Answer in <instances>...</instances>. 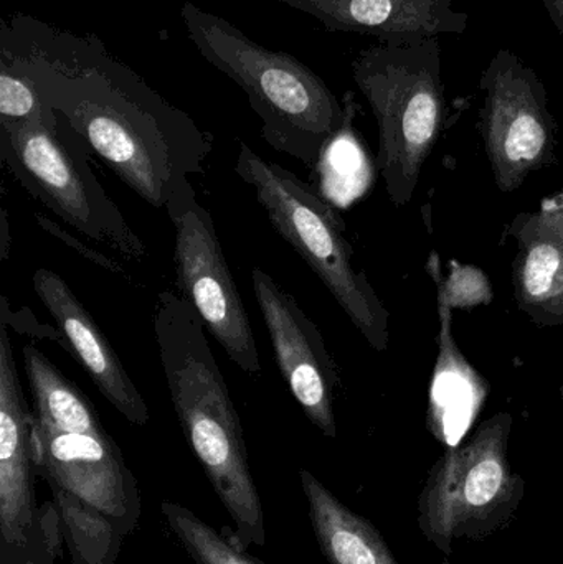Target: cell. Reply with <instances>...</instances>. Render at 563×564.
Returning a JSON list of instances; mask_svg holds the SVG:
<instances>
[{
	"instance_id": "18",
	"label": "cell",
	"mask_w": 563,
	"mask_h": 564,
	"mask_svg": "<svg viewBox=\"0 0 563 564\" xmlns=\"http://www.w3.org/2000/svg\"><path fill=\"white\" fill-rule=\"evenodd\" d=\"M23 367L40 423L69 433H106L91 401L35 345L22 348Z\"/></svg>"
},
{
	"instance_id": "16",
	"label": "cell",
	"mask_w": 563,
	"mask_h": 564,
	"mask_svg": "<svg viewBox=\"0 0 563 564\" xmlns=\"http://www.w3.org/2000/svg\"><path fill=\"white\" fill-rule=\"evenodd\" d=\"M440 350L430 384L429 427L446 447L458 446L485 404L488 383L453 337V311L439 297Z\"/></svg>"
},
{
	"instance_id": "14",
	"label": "cell",
	"mask_w": 563,
	"mask_h": 564,
	"mask_svg": "<svg viewBox=\"0 0 563 564\" xmlns=\"http://www.w3.org/2000/svg\"><path fill=\"white\" fill-rule=\"evenodd\" d=\"M518 243L512 288L518 307L542 327L563 324V191L509 225Z\"/></svg>"
},
{
	"instance_id": "1",
	"label": "cell",
	"mask_w": 563,
	"mask_h": 564,
	"mask_svg": "<svg viewBox=\"0 0 563 564\" xmlns=\"http://www.w3.org/2000/svg\"><path fill=\"white\" fill-rule=\"evenodd\" d=\"M0 58L145 204L167 207L204 171L214 138L116 58L101 39L15 13L0 25Z\"/></svg>"
},
{
	"instance_id": "8",
	"label": "cell",
	"mask_w": 563,
	"mask_h": 564,
	"mask_svg": "<svg viewBox=\"0 0 563 564\" xmlns=\"http://www.w3.org/2000/svg\"><path fill=\"white\" fill-rule=\"evenodd\" d=\"M174 225L177 289L205 327L248 377L261 373L260 355L243 299L231 276L214 217L194 185H185L165 207Z\"/></svg>"
},
{
	"instance_id": "3",
	"label": "cell",
	"mask_w": 563,
	"mask_h": 564,
	"mask_svg": "<svg viewBox=\"0 0 563 564\" xmlns=\"http://www.w3.org/2000/svg\"><path fill=\"white\" fill-rule=\"evenodd\" d=\"M181 17L198 53L243 89L260 118L264 141L317 167L326 149L353 122V106L340 105L306 63L260 45L224 17L194 2H184Z\"/></svg>"
},
{
	"instance_id": "7",
	"label": "cell",
	"mask_w": 563,
	"mask_h": 564,
	"mask_svg": "<svg viewBox=\"0 0 563 564\" xmlns=\"http://www.w3.org/2000/svg\"><path fill=\"white\" fill-rule=\"evenodd\" d=\"M0 155L17 181L73 230L122 257L141 260L145 245L96 177L89 149L62 118L0 121Z\"/></svg>"
},
{
	"instance_id": "10",
	"label": "cell",
	"mask_w": 563,
	"mask_h": 564,
	"mask_svg": "<svg viewBox=\"0 0 563 564\" xmlns=\"http://www.w3.org/2000/svg\"><path fill=\"white\" fill-rule=\"evenodd\" d=\"M255 297L273 345L281 377L307 420L327 437L337 436L334 397L339 371L317 325L261 268L251 270Z\"/></svg>"
},
{
	"instance_id": "13",
	"label": "cell",
	"mask_w": 563,
	"mask_h": 564,
	"mask_svg": "<svg viewBox=\"0 0 563 564\" xmlns=\"http://www.w3.org/2000/svg\"><path fill=\"white\" fill-rule=\"evenodd\" d=\"M307 13L329 32L376 36L380 43H416L463 35L469 15L459 0H277Z\"/></svg>"
},
{
	"instance_id": "5",
	"label": "cell",
	"mask_w": 563,
	"mask_h": 564,
	"mask_svg": "<svg viewBox=\"0 0 563 564\" xmlns=\"http://www.w3.org/2000/svg\"><path fill=\"white\" fill-rule=\"evenodd\" d=\"M238 148L235 172L253 188L271 227L326 285L370 347L387 350L389 311L367 274L357 268L346 224L336 208L293 172L261 158L245 142Z\"/></svg>"
},
{
	"instance_id": "21",
	"label": "cell",
	"mask_w": 563,
	"mask_h": 564,
	"mask_svg": "<svg viewBox=\"0 0 563 564\" xmlns=\"http://www.w3.org/2000/svg\"><path fill=\"white\" fill-rule=\"evenodd\" d=\"M33 83L7 59L0 58V121H56Z\"/></svg>"
},
{
	"instance_id": "9",
	"label": "cell",
	"mask_w": 563,
	"mask_h": 564,
	"mask_svg": "<svg viewBox=\"0 0 563 564\" xmlns=\"http://www.w3.org/2000/svg\"><path fill=\"white\" fill-rule=\"evenodd\" d=\"M479 131L492 177L505 194L554 158V116L541 76L512 50H499L479 79Z\"/></svg>"
},
{
	"instance_id": "19",
	"label": "cell",
	"mask_w": 563,
	"mask_h": 564,
	"mask_svg": "<svg viewBox=\"0 0 563 564\" xmlns=\"http://www.w3.org/2000/svg\"><path fill=\"white\" fill-rule=\"evenodd\" d=\"M162 513L172 532L181 540L197 564H260L225 542L207 523L191 510L175 503H162Z\"/></svg>"
},
{
	"instance_id": "11",
	"label": "cell",
	"mask_w": 563,
	"mask_h": 564,
	"mask_svg": "<svg viewBox=\"0 0 563 564\" xmlns=\"http://www.w3.org/2000/svg\"><path fill=\"white\" fill-rule=\"evenodd\" d=\"M33 463L53 487L101 516L122 517L128 510V470L108 433H69L35 420Z\"/></svg>"
},
{
	"instance_id": "15",
	"label": "cell",
	"mask_w": 563,
	"mask_h": 564,
	"mask_svg": "<svg viewBox=\"0 0 563 564\" xmlns=\"http://www.w3.org/2000/svg\"><path fill=\"white\" fill-rule=\"evenodd\" d=\"M33 416L23 398L6 322L0 328V529L19 546L32 527Z\"/></svg>"
},
{
	"instance_id": "12",
	"label": "cell",
	"mask_w": 563,
	"mask_h": 564,
	"mask_svg": "<svg viewBox=\"0 0 563 564\" xmlns=\"http://www.w3.org/2000/svg\"><path fill=\"white\" fill-rule=\"evenodd\" d=\"M32 284L36 297L58 325L66 350L75 355L99 393L129 423L145 426L151 420L148 403L139 393L105 332L73 294L69 285L50 270H36Z\"/></svg>"
},
{
	"instance_id": "22",
	"label": "cell",
	"mask_w": 563,
	"mask_h": 564,
	"mask_svg": "<svg viewBox=\"0 0 563 564\" xmlns=\"http://www.w3.org/2000/svg\"><path fill=\"white\" fill-rule=\"evenodd\" d=\"M541 2L563 39V0H541Z\"/></svg>"
},
{
	"instance_id": "2",
	"label": "cell",
	"mask_w": 563,
	"mask_h": 564,
	"mask_svg": "<svg viewBox=\"0 0 563 564\" xmlns=\"http://www.w3.org/2000/svg\"><path fill=\"white\" fill-rule=\"evenodd\" d=\"M159 360L185 437L241 543L264 545V517L248 466L240 416L195 308L175 292L158 295L152 311Z\"/></svg>"
},
{
	"instance_id": "17",
	"label": "cell",
	"mask_w": 563,
	"mask_h": 564,
	"mask_svg": "<svg viewBox=\"0 0 563 564\" xmlns=\"http://www.w3.org/2000/svg\"><path fill=\"white\" fill-rule=\"evenodd\" d=\"M317 543L329 564H399L379 530L347 509L307 470L300 473Z\"/></svg>"
},
{
	"instance_id": "20",
	"label": "cell",
	"mask_w": 563,
	"mask_h": 564,
	"mask_svg": "<svg viewBox=\"0 0 563 564\" xmlns=\"http://www.w3.org/2000/svg\"><path fill=\"white\" fill-rule=\"evenodd\" d=\"M429 274L435 281L439 297H442L452 311L488 305L495 299L488 276L479 268L452 263V271L445 276L435 251L429 260Z\"/></svg>"
},
{
	"instance_id": "6",
	"label": "cell",
	"mask_w": 563,
	"mask_h": 564,
	"mask_svg": "<svg viewBox=\"0 0 563 564\" xmlns=\"http://www.w3.org/2000/svg\"><path fill=\"white\" fill-rule=\"evenodd\" d=\"M511 430V414H495L469 440L446 447L430 470L416 523L445 555L455 553L456 543L491 539L518 516L526 482L509 460Z\"/></svg>"
},
{
	"instance_id": "4",
	"label": "cell",
	"mask_w": 563,
	"mask_h": 564,
	"mask_svg": "<svg viewBox=\"0 0 563 564\" xmlns=\"http://www.w3.org/2000/svg\"><path fill=\"white\" fill-rule=\"evenodd\" d=\"M350 68L376 116L377 169L387 195L396 207H405L445 129L442 45L439 39L377 43L360 50Z\"/></svg>"
}]
</instances>
